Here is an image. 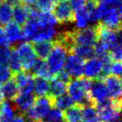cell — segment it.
<instances>
[{
    "label": "cell",
    "instance_id": "cell-36",
    "mask_svg": "<svg viewBox=\"0 0 122 122\" xmlns=\"http://www.w3.org/2000/svg\"><path fill=\"white\" fill-rule=\"evenodd\" d=\"M68 1L71 6L72 9L75 11L83 8L87 2V0H68Z\"/></svg>",
    "mask_w": 122,
    "mask_h": 122
},
{
    "label": "cell",
    "instance_id": "cell-5",
    "mask_svg": "<svg viewBox=\"0 0 122 122\" xmlns=\"http://www.w3.org/2000/svg\"><path fill=\"white\" fill-rule=\"evenodd\" d=\"M97 114L101 122H112L120 120L121 100H112L110 99L95 105Z\"/></svg>",
    "mask_w": 122,
    "mask_h": 122
},
{
    "label": "cell",
    "instance_id": "cell-45",
    "mask_svg": "<svg viewBox=\"0 0 122 122\" xmlns=\"http://www.w3.org/2000/svg\"><path fill=\"white\" fill-rule=\"evenodd\" d=\"M36 122H46V121H39H39H36Z\"/></svg>",
    "mask_w": 122,
    "mask_h": 122
},
{
    "label": "cell",
    "instance_id": "cell-44",
    "mask_svg": "<svg viewBox=\"0 0 122 122\" xmlns=\"http://www.w3.org/2000/svg\"><path fill=\"white\" fill-rule=\"evenodd\" d=\"M3 1H4V0H0V5H1V4L3 3Z\"/></svg>",
    "mask_w": 122,
    "mask_h": 122
},
{
    "label": "cell",
    "instance_id": "cell-24",
    "mask_svg": "<svg viewBox=\"0 0 122 122\" xmlns=\"http://www.w3.org/2000/svg\"><path fill=\"white\" fill-rule=\"evenodd\" d=\"M58 35L57 29L55 26H48L43 27L39 29L37 35L34 39V42L39 41H51Z\"/></svg>",
    "mask_w": 122,
    "mask_h": 122
},
{
    "label": "cell",
    "instance_id": "cell-43",
    "mask_svg": "<svg viewBox=\"0 0 122 122\" xmlns=\"http://www.w3.org/2000/svg\"><path fill=\"white\" fill-rule=\"evenodd\" d=\"M112 122H120V120H115V121H112Z\"/></svg>",
    "mask_w": 122,
    "mask_h": 122
},
{
    "label": "cell",
    "instance_id": "cell-1",
    "mask_svg": "<svg viewBox=\"0 0 122 122\" xmlns=\"http://www.w3.org/2000/svg\"><path fill=\"white\" fill-rule=\"evenodd\" d=\"M92 80L85 77L71 79L67 84V91L75 105L84 106L91 104L89 98V90Z\"/></svg>",
    "mask_w": 122,
    "mask_h": 122
},
{
    "label": "cell",
    "instance_id": "cell-7",
    "mask_svg": "<svg viewBox=\"0 0 122 122\" xmlns=\"http://www.w3.org/2000/svg\"><path fill=\"white\" fill-rule=\"evenodd\" d=\"M72 35L75 45H85L94 47L98 40L95 26L72 31Z\"/></svg>",
    "mask_w": 122,
    "mask_h": 122
},
{
    "label": "cell",
    "instance_id": "cell-30",
    "mask_svg": "<svg viewBox=\"0 0 122 122\" xmlns=\"http://www.w3.org/2000/svg\"><path fill=\"white\" fill-rule=\"evenodd\" d=\"M13 19V7L7 3L0 5V25H6Z\"/></svg>",
    "mask_w": 122,
    "mask_h": 122
},
{
    "label": "cell",
    "instance_id": "cell-9",
    "mask_svg": "<svg viewBox=\"0 0 122 122\" xmlns=\"http://www.w3.org/2000/svg\"><path fill=\"white\" fill-rule=\"evenodd\" d=\"M54 15L59 24L74 22V10L68 0H58L54 5Z\"/></svg>",
    "mask_w": 122,
    "mask_h": 122
},
{
    "label": "cell",
    "instance_id": "cell-18",
    "mask_svg": "<svg viewBox=\"0 0 122 122\" xmlns=\"http://www.w3.org/2000/svg\"><path fill=\"white\" fill-rule=\"evenodd\" d=\"M30 71H32V75H34L35 77H41V78L46 79V80H52L53 79V76L51 75L49 68H48L47 64L46 62H44V59H36L35 63L34 64Z\"/></svg>",
    "mask_w": 122,
    "mask_h": 122
},
{
    "label": "cell",
    "instance_id": "cell-21",
    "mask_svg": "<svg viewBox=\"0 0 122 122\" xmlns=\"http://www.w3.org/2000/svg\"><path fill=\"white\" fill-rule=\"evenodd\" d=\"M15 115V108L9 101L3 100L0 103V122H11Z\"/></svg>",
    "mask_w": 122,
    "mask_h": 122
},
{
    "label": "cell",
    "instance_id": "cell-37",
    "mask_svg": "<svg viewBox=\"0 0 122 122\" xmlns=\"http://www.w3.org/2000/svg\"><path fill=\"white\" fill-rule=\"evenodd\" d=\"M98 3L108 7H121V0H98Z\"/></svg>",
    "mask_w": 122,
    "mask_h": 122
},
{
    "label": "cell",
    "instance_id": "cell-14",
    "mask_svg": "<svg viewBox=\"0 0 122 122\" xmlns=\"http://www.w3.org/2000/svg\"><path fill=\"white\" fill-rule=\"evenodd\" d=\"M105 85L108 95L112 100H121V79L116 75H108L105 77Z\"/></svg>",
    "mask_w": 122,
    "mask_h": 122
},
{
    "label": "cell",
    "instance_id": "cell-34",
    "mask_svg": "<svg viewBox=\"0 0 122 122\" xmlns=\"http://www.w3.org/2000/svg\"><path fill=\"white\" fill-rule=\"evenodd\" d=\"M11 49L9 46H0V63L7 65Z\"/></svg>",
    "mask_w": 122,
    "mask_h": 122
},
{
    "label": "cell",
    "instance_id": "cell-15",
    "mask_svg": "<svg viewBox=\"0 0 122 122\" xmlns=\"http://www.w3.org/2000/svg\"><path fill=\"white\" fill-rule=\"evenodd\" d=\"M35 96L33 93H20L14 99V106L15 110L20 112H25L34 105Z\"/></svg>",
    "mask_w": 122,
    "mask_h": 122
},
{
    "label": "cell",
    "instance_id": "cell-11",
    "mask_svg": "<svg viewBox=\"0 0 122 122\" xmlns=\"http://www.w3.org/2000/svg\"><path fill=\"white\" fill-rule=\"evenodd\" d=\"M84 59L74 54H70L66 57L63 70L71 79H77L83 76Z\"/></svg>",
    "mask_w": 122,
    "mask_h": 122
},
{
    "label": "cell",
    "instance_id": "cell-13",
    "mask_svg": "<svg viewBox=\"0 0 122 122\" xmlns=\"http://www.w3.org/2000/svg\"><path fill=\"white\" fill-rule=\"evenodd\" d=\"M20 93H33L34 91V75L27 71H19L13 75Z\"/></svg>",
    "mask_w": 122,
    "mask_h": 122
},
{
    "label": "cell",
    "instance_id": "cell-28",
    "mask_svg": "<svg viewBox=\"0 0 122 122\" xmlns=\"http://www.w3.org/2000/svg\"><path fill=\"white\" fill-rule=\"evenodd\" d=\"M74 22L75 23V25L79 29H83L88 27L90 21L85 6L75 11L74 14Z\"/></svg>",
    "mask_w": 122,
    "mask_h": 122
},
{
    "label": "cell",
    "instance_id": "cell-2",
    "mask_svg": "<svg viewBox=\"0 0 122 122\" xmlns=\"http://www.w3.org/2000/svg\"><path fill=\"white\" fill-rule=\"evenodd\" d=\"M97 12L100 24L109 29L120 30L121 7H108L98 3Z\"/></svg>",
    "mask_w": 122,
    "mask_h": 122
},
{
    "label": "cell",
    "instance_id": "cell-42",
    "mask_svg": "<svg viewBox=\"0 0 122 122\" xmlns=\"http://www.w3.org/2000/svg\"><path fill=\"white\" fill-rule=\"evenodd\" d=\"M3 96H2V95H1V93H0V103H1V102L3 101Z\"/></svg>",
    "mask_w": 122,
    "mask_h": 122
},
{
    "label": "cell",
    "instance_id": "cell-35",
    "mask_svg": "<svg viewBox=\"0 0 122 122\" xmlns=\"http://www.w3.org/2000/svg\"><path fill=\"white\" fill-rule=\"evenodd\" d=\"M121 70H122V66L120 61H114L113 63H111L110 74H113V75H116V76L120 77Z\"/></svg>",
    "mask_w": 122,
    "mask_h": 122
},
{
    "label": "cell",
    "instance_id": "cell-27",
    "mask_svg": "<svg viewBox=\"0 0 122 122\" xmlns=\"http://www.w3.org/2000/svg\"><path fill=\"white\" fill-rule=\"evenodd\" d=\"M52 100L53 106L58 108L60 110H65L66 109L71 107L75 105V102L73 101L70 96L66 94L61 95L59 96H57L55 98H51Z\"/></svg>",
    "mask_w": 122,
    "mask_h": 122
},
{
    "label": "cell",
    "instance_id": "cell-19",
    "mask_svg": "<svg viewBox=\"0 0 122 122\" xmlns=\"http://www.w3.org/2000/svg\"><path fill=\"white\" fill-rule=\"evenodd\" d=\"M54 43L52 41H39L33 44L36 56L40 59H45L53 49Z\"/></svg>",
    "mask_w": 122,
    "mask_h": 122
},
{
    "label": "cell",
    "instance_id": "cell-8",
    "mask_svg": "<svg viewBox=\"0 0 122 122\" xmlns=\"http://www.w3.org/2000/svg\"><path fill=\"white\" fill-rule=\"evenodd\" d=\"M18 54L21 59L22 63V69H24V71H30L34 64L36 61V54L34 53L33 44L29 42L22 43L18 46L17 49Z\"/></svg>",
    "mask_w": 122,
    "mask_h": 122
},
{
    "label": "cell",
    "instance_id": "cell-29",
    "mask_svg": "<svg viewBox=\"0 0 122 122\" xmlns=\"http://www.w3.org/2000/svg\"><path fill=\"white\" fill-rule=\"evenodd\" d=\"M7 65L9 66V70H11L13 75L21 71L22 70V63H21V59L18 54L16 49L11 50L10 55H9V60H8Z\"/></svg>",
    "mask_w": 122,
    "mask_h": 122
},
{
    "label": "cell",
    "instance_id": "cell-20",
    "mask_svg": "<svg viewBox=\"0 0 122 122\" xmlns=\"http://www.w3.org/2000/svg\"><path fill=\"white\" fill-rule=\"evenodd\" d=\"M29 9L30 7L24 5V4H19V5L14 7L13 9V19L14 22L18 24L19 26L24 25L29 19Z\"/></svg>",
    "mask_w": 122,
    "mask_h": 122
},
{
    "label": "cell",
    "instance_id": "cell-33",
    "mask_svg": "<svg viewBox=\"0 0 122 122\" xmlns=\"http://www.w3.org/2000/svg\"><path fill=\"white\" fill-rule=\"evenodd\" d=\"M12 76L13 74L9 70V66L7 65L0 63V85H2L4 82L9 80Z\"/></svg>",
    "mask_w": 122,
    "mask_h": 122
},
{
    "label": "cell",
    "instance_id": "cell-39",
    "mask_svg": "<svg viewBox=\"0 0 122 122\" xmlns=\"http://www.w3.org/2000/svg\"><path fill=\"white\" fill-rule=\"evenodd\" d=\"M11 122H29L27 120V119L25 118L24 115H14V119L12 120Z\"/></svg>",
    "mask_w": 122,
    "mask_h": 122
},
{
    "label": "cell",
    "instance_id": "cell-17",
    "mask_svg": "<svg viewBox=\"0 0 122 122\" xmlns=\"http://www.w3.org/2000/svg\"><path fill=\"white\" fill-rule=\"evenodd\" d=\"M0 93L3 98L7 100H13L19 94V89L14 79H9L4 84L0 85Z\"/></svg>",
    "mask_w": 122,
    "mask_h": 122
},
{
    "label": "cell",
    "instance_id": "cell-23",
    "mask_svg": "<svg viewBox=\"0 0 122 122\" xmlns=\"http://www.w3.org/2000/svg\"><path fill=\"white\" fill-rule=\"evenodd\" d=\"M64 114L65 122H81L82 121V106L74 105L66 109Z\"/></svg>",
    "mask_w": 122,
    "mask_h": 122
},
{
    "label": "cell",
    "instance_id": "cell-40",
    "mask_svg": "<svg viewBox=\"0 0 122 122\" xmlns=\"http://www.w3.org/2000/svg\"><path fill=\"white\" fill-rule=\"evenodd\" d=\"M5 3L9 4L10 6H12L13 8L16 7V6L19 5V4H22L21 0H5Z\"/></svg>",
    "mask_w": 122,
    "mask_h": 122
},
{
    "label": "cell",
    "instance_id": "cell-41",
    "mask_svg": "<svg viewBox=\"0 0 122 122\" xmlns=\"http://www.w3.org/2000/svg\"><path fill=\"white\" fill-rule=\"evenodd\" d=\"M21 2L28 7H32L33 5H35L36 0H21Z\"/></svg>",
    "mask_w": 122,
    "mask_h": 122
},
{
    "label": "cell",
    "instance_id": "cell-32",
    "mask_svg": "<svg viewBox=\"0 0 122 122\" xmlns=\"http://www.w3.org/2000/svg\"><path fill=\"white\" fill-rule=\"evenodd\" d=\"M58 0H36V8L40 12H51Z\"/></svg>",
    "mask_w": 122,
    "mask_h": 122
},
{
    "label": "cell",
    "instance_id": "cell-4",
    "mask_svg": "<svg viewBox=\"0 0 122 122\" xmlns=\"http://www.w3.org/2000/svg\"><path fill=\"white\" fill-rule=\"evenodd\" d=\"M53 107L50 97H37L34 104L30 109L24 112V116L29 122H36L44 120Z\"/></svg>",
    "mask_w": 122,
    "mask_h": 122
},
{
    "label": "cell",
    "instance_id": "cell-3",
    "mask_svg": "<svg viewBox=\"0 0 122 122\" xmlns=\"http://www.w3.org/2000/svg\"><path fill=\"white\" fill-rule=\"evenodd\" d=\"M54 47L50 54L47 57V63H46L53 78H54L55 75L64 69L65 59L67 54H69L67 49L61 43L57 40L54 41Z\"/></svg>",
    "mask_w": 122,
    "mask_h": 122
},
{
    "label": "cell",
    "instance_id": "cell-22",
    "mask_svg": "<svg viewBox=\"0 0 122 122\" xmlns=\"http://www.w3.org/2000/svg\"><path fill=\"white\" fill-rule=\"evenodd\" d=\"M67 90V84L65 82L61 81L60 80L57 79L56 77L51 80L49 83V96L50 98H55L61 95L65 94Z\"/></svg>",
    "mask_w": 122,
    "mask_h": 122
},
{
    "label": "cell",
    "instance_id": "cell-10",
    "mask_svg": "<svg viewBox=\"0 0 122 122\" xmlns=\"http://www.w3.org/2000/svg\"><path fill=\"white\" fill-rule=\"evenodd\" d=\"M108 92L102 80H92L89 90V98L93 105H96L108 100Z\"/></svg>",
    "mask_w": 122,
    "mask_h": 122
},
{
    "label": "cell",
    "instance_id": "cell-26",
    "mask_svg": "<svg viewBox=\"0 0 122 122\" xmlns=\"http://www.w3.org/2000/svg\"><path fill=\"white\" fill-rule=\"evenodd\" d=\"M70 54H74L82 59H90L95 57V49L92 46L75 45Z\"/></svg>",
    "mask_w": 122,
    "mask_h": 122
},
{
    "label": "cell",
    "instance_id": "cell-38",
    "mask_svg": "<svg viewBox=\"0 0 122 122\" xmlns=\"http://www.w3.org/2000/svg\"><path fill=\"white\" fill-rule=\"evenodd\" d=\"M9 43L5 35L4 30L0 26V46H9Z\"/></svg>",
    "mask_w": 122,
    "mask_h": 122
},
{
    "label": "cell",
    "instance_id": "cell-12",
    "mask_svg": "<svg viewBox=\"0 0 122 122\" xmlns=\"http://www.w3.org/2000/svg\"><path fill=\"white\" fill-rule=\"evenodd\" d=\"M102 69H103V61L97 57H93L87 59L84 63L83 76L90 80H97L101 76Z\"/></svg>",
    "mask_w": 122,
    "mask_h": 122
},
{
    "label": "cell",
    "instance_id": "cell-25",
    "mask_svg": "<svg viewBox=\"0 0 122 122\" xmlns=\"http://www.w3.org/2000/svg\"><path fill=\"white\" fill-rule=\"evenodd\" d=\"M49 80L41 77H35L34 79V91L37 97L45 96L49 94Z\"/></svg>",
    "mask_w": 122,
    "mask_h": 122
},
{
    "label": "cell",
    "instance_id": "cell-16",
    "mask_svg": "<svg viewBox=\"0 0 122 122\" xmlns=\"http://www.w3.org/2000/svg\"><path fill=\"white\" fill-rule=\"evenodd\" d=\"M4 33L9 44H15L18 41L23 40V32L21 26L15 22H9L5 25Z\"/></svg>",
    "mask_w": 122,
    "mask_h": 122
},
{
    "label": "cell",
    "instance_id": "cell-31",
    "mask_svg": "<svg viewBox=\"0 0 122 122\" xmlns=\"http://www.w3.org/2000/svg\"><path fill=\"white\" fill-rule=\"evenodd\" d=\"M44 119L46 120V122H65L64 114L62 110L54 106L50 109Z\"/></svg>",
    "mask_w": 122,
    "mask_h": 122
},
{
    "label": "cell",
    "instance_id": "cell-6",
    "mask_svg": "<svg viewBox=\"0 0 122 122\" xmlns=\"http://www.w3.org/2000/svg\"><path fill=\"white\" fill-rule=\"evenodd\" d=\"M97 31V37L100 43L110 51V49L121 45V33L120 30H112L98 24L95 26Z\"/></svg>",
    "mask_w": 122,
    "mask_h": 122
}]
</instances>
